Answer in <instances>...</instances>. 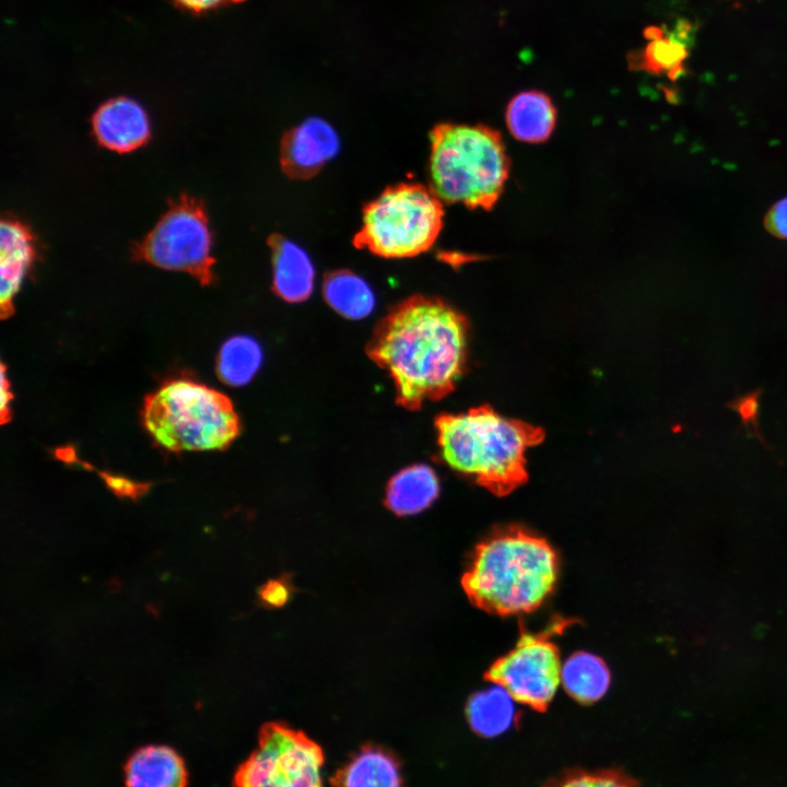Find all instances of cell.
Returning <instances> with one entry per match:
<instances>
[{
  "label": "cell",
  "mask_w": 787,
  "mask_h": 787,
  "mask_svg": "<svg viewBox=\"0 0 787 787\" xmlns=\"http://www.w3.org/2000/svg\"><path fill=\"white\" fill-rule=\"evenodd\" d=\"M326 302L340 315L350 319L368 316L375 306V295L369 285L349 270L328 273L322 285Z\"/></svg>",
  "instance_id": "ffe728a7"
},
{
  "label": "cell",
  "mask_w": 787,
  "mask_h": 787,
  "mask_svg": "<svg viewBox=\"0 0 787 787\" xmlns=\"http://www.w3.org/2000/svg\"><path fill=\"white\" fill-rule=\"evenodd\" d=\"M272 260V289L290 303L307 299L314 287L315 270L304 249L282 235L268 240Z\"/></svg>",
  "instance_id": "5bb4252c"
},
{
  "label": "cell",
  "mask_w": 787,
  "mask_h": 787,
  "mask_svg": "<svg viewBox=\"0 0 787 787\" xmlns=\"http://www.w3.org/2000/svg\"><path fill=\"white\" fill-rule=\"evenodd\" d=\"M644 34L649 43L643 50L630 55L631 67L654 74L667 73L672 80L681 75L688 57L685 43L673 34L665 37V31L657 26L647 27Z\"/></svg>",
  "instance_id": "44dd1931"
},
{
  "label": "cell",
  "mask_w": 787,
  "mask_h": 787,
  "mask_svg": "<svg viewBox=\"0 0 787 787\" xmlns=\"http://www.w3.org/2000/svg\"><path fill=\"white\" fill-rule=\"evenodd\" d=\"M435 425L446 463L497 495L527 480L526 450L544 438L541 427L504 418L489 406L442 414Z\"/></svg>",
  "instance_id": "7a4b0ae2"
},
{
  "label": "cell",
  "mask_w": 787,
  "mask_h": 787,
  "mask_svg": "<svg viewBox=\"0 0 787 787\" xmlns=\"http://www.w3.org/2000/svg\"><path fill=\"white\" fill-rule=\"evenodd\" d=\"M759 408L757 392H750L742 396L732 403V409L740 415L744 424L751 423L755 425Z\"/></svg>",
  "instance_id": "4316f807"
},
{
  "label": "cell",
  "mask_w": 787,
  "mask_h": 787,
  "mask_svg": "<svg viewBox=\"0 0 787 787\" xmlns=\"http://www.w3.org/2000/svg\"><path fill=\"white\" fill-rule=\"evenodd\" d=\"M610 680L608 667L594 654L579 651L562 663L561 684L578 702L600 700L607 693Z\"/></svg>",
  "instance_id": "d6986e66"
},
{
  "label": "cell",
  "mask_w": 787,
  "mask_h": 787,
  "mask_svg": "<svg viewBox=\"0 0 787 787\" xmlns=\"http://www.w3.org/2000/svg\"><path fill=\"white\" fill-rule=\"evenodd\" d=\"M141 416L152 438L176 453L225 449L240 431L228 397L188 379L172 380L146 396Z\"/></svg>",
  "instance_id": "5b68a950"
},
{
  "label": "cell",
  "mask_w": 787,
  "mask_h": 787,
  "mask_svg": "<svg viewBox=\"0 0 787 787\" xmlns=\"http://www.w3.org/2000/svg\"><path fill=\"white\" fill-rule=\"evenodd\" d=\"M515 700L500 684L494 683L477 693L466 707L467 719L480 736L494 737L506 731L516 719Z\"/></svg>",
  "instance_id": "ac0fdd59"
},
{
  "label": "cell",
  "mask_w": 787,
  "mask_h": 787,
  "mask_svg": "<svg viewBox=\"0 0 787 787\" xmlns=\"http://www.w3.org/2000/svg\"><path fill=\"white\" fill-rule=\"evenodd\" d=\"M12 400V392L10 391V383L5 376V366H1V423L4 424L10 420V402Z\"/></svg>",
  "instance_id": "f1b7e54d"
},
{
  "label": "cell",
  "mask_w": 787,
  "mask_h": 787,
  "mask_svg": "<svg viewBox=\"0 0 787 787\" xmlns=\"http://www.w3.org/2000/svg\"><path fill=\"white\" fill-rule=\"evenodd\" d=\"M331 787H403L399 759L377 744H364L334 773Z\"/></svg>",
  "instance_id": "4fadbf2b"
},
{
  "label": "cell",
  "mask_w": 787,
  "mask_h": 787,
  "mask_svg": "<svg viewBox=\"0 0 787 787\" xmlns=\"http://www.w3.org/2000/svg\"><path fill=\"white\" fill-rule=\"evenodd\" d=\"M549 787H639L626 775L613 771L574 772Z\"/></svg>",
  "instance_id": "603a6c76"
},
{
  "label": "cell",
  "mask_w": 787,
  "mask_h": 787,
  "mask_svg": "<svg viewBox=\"0 0 787 787\" xmlns=\"http://www.w3.org/2000/svg\"><path fill=\"white\" fill-rule=\"evenodd\" d=\"M340 149L336 130L324 119L312 117L284 133L280 144V164L292 179L315 176Z\"/></svg>",
  "instance_id": "30bf717a"
},
{
  "label": "cell",
  "mask_w": 787,
  "mask_h": 787,
  "mask_svg": "<svg viewBox=\"0 0 787 787\" xmlns=\"http://www.w3.org/2000/svg\"><path fill=\"white\" fill-rule=\"evenodd\" d=\"M443 216L442 200L431 187L391 186L363 209L362 226L353 244L383 258L414 257L433 246Z\"/></svg>",
  "instance_id": "8992f818"
},
{
  "label": "cell",
  "mask_w": 787,
  "mask_h": 787,
  "mask_svg": "<svg viewBox=\"0 0 787 787\" xmlns=\"http://www.w3.org/2000/svg\"><path fill=\"white\" fill-rule=\"evenodd\" d=\"M104 480L109 490L118 497L137 500L149 490L148 483H137L125 478L105 475Z\"/></svg>",
  "instance_id": "484cf974"
},
{
  "label": "cell",
  "mask_w": 787,
  "mask_h": 787,
  "mask_svg": "<svg viewBox=\"0 0 787 787\" xmlns=\"http://www.w3.org/2000/svg\"><path fill=\"white\" fill-rule=\"evenodd\" d=\"M466 317L437 297L411 296L378 322L367 355L395 384L397 402L418 410L451 392L467 354Z\"/></svg>",
  "instance_id": "6da1fadb"
},
{
  "label": "cell",
  "mask_w": 787,
  "mask_h": 787,
  "mask_svg": "<svg viewBox=\"0 0 787 787\" xmlns=\"http://www.w3.org/2000/svg\"><path fill=\"white\" fill-rule=\"evenodd\" d=\"M35 236L21 221L3 218L0 224L1 318L13 314L15 297L36 257Z\"/></svg>",
  "instance_id": "7c38bea8"
},
{
  "label": "cell",
  "mask_w": 787,
  "mask_h": 787,
  "mask_svg": "<svg viewBox=\"0 0 787 787\" xmlns=\"http://www.w3.org/2000/svg\"><path fill=\"white\" fill-rule=\"evenodd\" d=\"M262 361L261 348L248 336H235L223 343L216 361L218 377L228 386L248 384Z\"/></svg>",
  "instance_id": "7402d4cb"
},
{
  "label": "cell",
  "mask_w": 787,
  "mask_h": 787,
  "mask_svg": "<svg viewBox=\"0 0 787 787\" xmlns=\"http://www.w3.org/2000/svg\"><path fill=\"white\" fill-rule=\"evenodd\" d=\"M186 782L184 762L168 747H144L126 765L127 787H186Z\"/></svg>",
  "instance_id": "9a60e30c"
},
{
  "label": "cell",
  "mask_w": 787,
  "mask_h": 787,
  "mask_svg": "<svg viewBox=\"0 0 787 787\" xmlns=\"http://www.w3.org/2000/svg\"><path fill=\"white\" fill-rule=\"evenodd\" d=\"M561 668L557 649L551 642L525 635L514 649L492 666L489 678L516 702L542 710L561 684Z\"/></svg>",
  "instance_id": "9c48e42d"
},
{
  "label": "cell",
  "mask_w": 787,
  "mask_h": 787,
  "mask_svg": "<svg viewBox=\"0 0 787 787\" xmlns=\"http://www.w3.org/2000/svg\"><path fill=\"white\" fill-rule=\"evenodd\" d=\"M555 120L556 109L551 98L540 91L521 92L507 105V128L517 140L524 142L539 143L548 140Z\"/></svg>",
  "instance_id": "2e32d148"
},
{
  "label": "cell",
  "mask_w": 787,
  "mask_h": 787,
  "mask_svg": "<svg viewBox=\"0 0 787 787\" xmlns=\"http://www.w3.org/2000/svg\"><path fill=\"white\" fill-rule=\"evenodd\" d=\"M556 577L557 559L549 543L510 529L478 547L462 585L479 607L498 614H519L538 608Z\"/></svg>",
  "instance_id": "3957f363"
},
{
  "label": "cell",
  "mask_w": 787,
  "mask_h": 787,
  "mask_svg": "<svg viewBox=\"0 0 787 787\" xmlns=\"http://www.w3.org/2000/svg\"><path fill=\"white\" fill-rule=\"evenodd\" d=\"M174 3L191 13H202L220 7L235 4L245 0H173Z\"/></svg>",
  "instance_id": "83f0119b"
},
{
  "label": "cell",
  "mask_w": 787,
  "mask_h": 787,
  "mask_svg": "<svg viewBox=\"0 0 787 787\" xmlns=\"http://www.w3.org/2000/svg\"><path fill=\"white\" fill-rule=\"evenodd\" d=\"M439 482L426 465H413L395 474L386 490V506L399 516L418 514L437 498Z\"/></svg>",
  "instance_id": "e0dca14e"
},
{
  "label": "cell",
  "mask_w": 787,
  "mask_h": 787,
  "mask_svg": "<svg viewBox=\"0 0 787 787\" xmlns=\"http://www.w3.org/2000/svg\"><path fill=\"white\" fill-rule=\"evenodd\" d=\"M92 130L99 145L117 153L142 146L151 132L145 110L126 96L103 103L92 117Z\"/></svg>",
  "instance_id": "8fae6325"
},
{
  "label": "cell",
  "mask_w": 787,
  "mask_h": 787,
  "mask_svg": "<svg viewBox=\"0 0 787 787\" xmlns=\"http://www.w3.org/2000/svg\"><path fill=\"white\" fill-rule=\"evenodd\" d=\"M212 235L202 201L180 195L151 232L132 248V259L187 272L201 285L214 280Z\"/></svg>",
  "instance_id": "52a82bcc"
},
{
  "label": "cell",
  "mask_w": 787,
  "mask_h": 787,
  "mask_svg": "<svg viewBox=\"0 0 787 787\" xmlns=\"http://www.w3.org/2000/svg\"><path fill=\"white\" fill-rule=\"evenodd\" d=\"M290 586L282 579H270L259 591V597L265 604L279 608L285 604L290 598Z\"/></svg>",
  "instance_id": "d4e9b609"
},
{
  "label": "cell",
  "mask_w": 787,
  "mask_h": 787,
  "mask_svg": "<svg viewBox=\"0 0 787 787\" xmlns=\"http://www.w3.org/2000/svg\"><path fill=\"white\" fill-rule=\"evenodd\" d=\"M325 755L304 732L267 723L258 745L236 771L233 787H324Z\"/></svg>",
  "instance_id": "ba28073f"
},
{
  "label": "cell",
  "mask_w": 787,
  "mask_h": 787,
  "mask_svg": "<svg viewBox=\"0 0 787 787\" xmlns=\"http://www.w3.org/2000/svg\"><path fill=\"white\" fill-rule=\"evenodd\" d=\"M430 139L431 189L448 203L490 210L510 167L500 132L483 125L438 124Z\"/></svg>",
  "instance_id": "277c9868"
},
{
  "label": "cell",
  "mask_w": 787,
  "mask_h": 787,
  "mask_svg": "<svg viewBox=\"0 0 787 787\" xmlns=\"http://www.w3.org/2000/svg\"><path fill=\"white\" fill-rule=\"evenodd\" d=\"M766 231L780 239H787V197L774 203L764 216Z\"/></svg>",
  "instance_id": "cb8c5ba5"
}]
</instances>
